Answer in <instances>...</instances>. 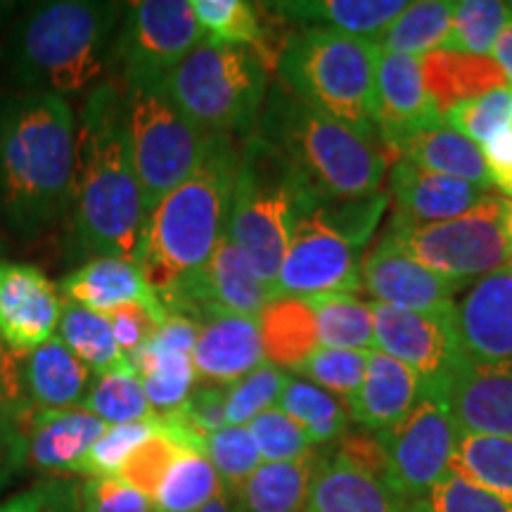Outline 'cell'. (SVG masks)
Segmentation results:
<instances>
[{
  "instance_id": "cell-25",
  "label": "cell",
  "mask_w": 512,
  "mask_h": 512,
  "mask_svg": "<svg viewBox=\"0 0 512 512\" xmlns=\"http://www.w3.org/2000/svg\"><path fill=\"white\" fill-rule=\"evenodd\" d=\"M60 290L69 304H79L95 313H110L124 304H145L164 309L159 297L147 285L140 268L128 259L98 256L62 280Z\"/></svg>"
},
{
  "instance_id": "cell-55",
  "label": "cell",
  "mask_w": 512,
  "mask_h": 512,
  "mask_svg": "<svg viewBox=\"0 0 512 512\" xmlns=\"http://www.w3.org/2000/svg\"><path fill=\"white\" fill-rule=\"evenodd\" d=\"M486 169H489L491 185H498L503 188L505 183L512 181V128L503 131L501 136L489 140L482 147Z\"/></svg>"
},
{
  "instance_id": "cell-9",
  "label": "cell",
  "mask_w": 512,
  "mask_h": 512,
  "mask_svg": "<svg viewBox=\"0 0 512 512\" xmlns=\"http://www.w3.org/2000/svg\"><path fill=\"white\" fill-rule=\"evenodd\" d=\"M121 119L147 216L195 174L211 136L178 110L166 83L121 86Z\"/></svg>"
},
{
  "instance_id": "cell-45",
  "label": "cell",
  "mask_w": 512,
  "mask_h": 512,
  "mask_svg": "<svg viewBox=\"0 0 512 512\" xmlns=\"http://www.w3.org/2000/svg\"><path fill=\"white\" fill-rule=\"evenodd\" d=\"M204 456L214 465L223 489L235 494L240 484L261 465V453L256 448L247 427H223L204 439Z\"/></svg>"
},
{
  "instance_id": "cell-48",
  "label": "cell",
  "mask_w": 512,
  "mask_h": 512,
  "mask_svg": "<svg viewBox=\"0 0 512 512\" xmlns=\"http://www.w3.org/2000/svg\"><path fill=\"white\" fill-rule=\"evenodd\" d=\"M264 463H287L313 453V441L278 406L268 408L247 425Z\"/></svg>"
},
{
  "instance_id": "cell-58",
  "label": "cell",
  "mask_w": 512,
  "mask_h": 512,
  "mask_svg": "<svg viewBox=\"0 0 512 512\" xmlns=\"http://www.w3.org/2000/svg\"><path fill=\"white\" fill-rule=\"evenodd\" d=\"M200 512H235L233 508V496L228 494L226 489L221 491V494H216L211 501L204 505V508Z\"/></svg>"
},
{
  "instance_id": "cell-4",
  "label": "cell",
  "mask_w": 512,
  "mask_h": 512,
  "mask_svg": "<svg viewBox=\"0 0 512 512\" xmlns=\"http://www.w3.org/2000/svg\"><path fill=\"white\" fill-rule=\"evenodd\" d=\"M124 5L55 0L31 8L10 31L3 60L27 93L74 95L98 88L114 64Z\"/></svg>"
},
{
  "instance_id": "cell-34",
  "label": "cell",
  "mask_w": 512,
  "mask_h": 512,
  "mask_svg": "<svg viewBox=\"0 0 512 512\" xmlns=\"http://www.w3.org/2000/svg\"><path fill=\"white\" fill-rule=\"evenodd\" d=\"M456 3L453 0H418L408 3L406 10L389 24L375 43L384 53L422 57L444 48L451 31Z\"/></svg>"
},
{
  "instance_id": "cell-49",
  "label": "cell",
  "mask_w": 512,
  "mask_h": 512,
  "mask_svg": "<svg viewBox=\"0 0 512 512\" xmlns=\"http://www.w3.org/2000/svg\"><path fill=\"white\" fill-rule=\"evenodd\" d=\"M226 399L228 387H221V384H202V387H197L190 394V399L176 413H169L166 418L176 422L190 437L204 441L209 434L228 427Z\"/></svg>"
},
{
  "instance_id": "cell-27",
  "label": "cell",
  "mask_w": 512,
  "mask_h": 512,
  "mask_svg": "<svg viewBox=\"0 0 512 512\" xmlns=\"http://www.w3.org/2000/svg\"><path fill=\"white\" fill-rule=\"evenodd\" d=\"M93 373L81 363L60 337H50L24 363L29 401L38 411L79 408L91 392Z\"/></svg>"
},
{
  "instance_id": "cell-10",
  "label": "cell",
  "mask_w": 512,
  "mask_h": 512,
  "mask_svg": "<svg viewBox=\"0 0 512 512\" xmlns=\"http://www.w3.org/2000/svg\"><path fill=\"white\" fill-rule=\"evenodd\" d=\"M503 207L505 200L491 195L458 219L427 226L392 223L387 233L418 264L470 287L484 275L508 266L510 238L505 233Z\"/></svg>"
},
{
  "instance_id": "cell-62",
  "label": "cell",
  "mask_w": 512,
  "mask_h": 512,
  "mask_svg": "<svg viewBox=\"0 0 512 512\" xmlns=\"http://www.w3.org/2000/svg\"><path fill=\"white\" fill-rule=\"evenodd\" d=\"M501 190H503V192H505V195H508V197H510V200H512V181H510V183H505Z\"/></svg>"
},
{
  "instance_id": "cell-60",
  "label": "cell",
  "mask_w": 512,
  "mask_h": 512,
  "mask_svg": "<svg viewBox=\"0 0 512 512\" xmlns=\"http://www.w3.org/2000/svg\"><path fill=\"white\" fill-rule=\"evenodd\" d=\"M15 8H17L15 3H3V0H0V27H3V24L12 17V12H15Z\"/></svg>"
},
{
  "instance_id": "cell-54",
  "label": "cell",
  "mask_w": 512,
  "mask_h": 512,
  "mask_svg": "<svg viewBox=\"0 0 512 512\" xmlns=\"http://www.w3.org/2000/svg\"><path fill=\"white\" fill-rule=\"evenodd\" d=\"M31 413L24 418L0 415V486L8 484L19 472V467L27 463Z\"/></svg>"
},
{
  "instance_id": "cell-52",
  "label": "cell",
  "mask_w": 512,
  "mask_h": 512,
  "mask_svg": "<svg viewBox=\"0 0 512 512\" xmlns=\"http://www.w3.org/2000/svg\"><path fill=\"white\" fill-rule=\"evenodd\" d=\"M81 512H155L152 501L117 477H88L79 484Z\"/></svg>"
},
{
  "instance_id": "cell-20",
  "label": "cell",
  "mask_w": 512,
  "mask_h": 512,
  "mask_svg": "<svg viewBox=\"0 0 512 512\" xmlns=\"http://www.w3.org/2000/svg\"><path fill=\"white\" fill-rule=\"evenodd\" d=\"M458 432L512 437V361L463 363L439 389Z\"/></svg>"
},
{
  "instance_id": "cell-39",
  "label": "cell",
  "mask_w": 512,
  "mask_h": 512,
  "mask_svg": "<svg viewBox=\"0 0 512 512\" xmlns=\"http://www.w3.org/2000/svg\"><path fill=\"white\" fill-rule=\"evenodd\" d=\"M316 313L318 339L323 349L375 351V325L370 302L354 294H330L309 302Z\"/></svg>"
},
{
  "instance_id": "cell-2",
  "label": "cell",
  "mask_w": 512,
  "mask_h": 512,
  "mask_svg": "<svg viewBox=\"0 0 512 512\" xmlns=\"http://www.w3.org/2000/svg\"><path fill=\"white\" fill-rule=\"evenodd\" d=\"M76 238L95 259L133 261L145 226V207L128 157L121 86L105 81L88 93L76 126L72 188Z\"/></svg>"
},
{
  "instance_id": "cell-33",
  "label": "cell",
  "mask_w": 512,
  "mask_h": 512,
  "mask_svg": "<svg viewBox=\"0 0 512 512\" xmlns=\"http://www.w3.org/2000/svg\"><path fill=\"white\" fill-rule=\"evenodd\" d=\"M57 337L67 344L69 351L81 363H86L95 377L136 370L133 363L121 354L110 323L102 313L67 302L62 311L60 328H57Z\"/></svg>"
},
{
  "instance_id": "cell-51",
  "label": "cell",
  "mask_w": 512,
  "mask_h": 512,
  "mask_svg": "<svg viewBox=\"0 0 512 512\" xmlns=\"http://www.w3.org/2000/svg\"><path fill=\"white\" fill-rule=\"evenodd\" d=\"M166 316H169L166 309H157V306L145 304H124L112 309L110 313H105L121 354H124L128 361L155 337V332L159 330V325L164 323Z\"/></svg>"
},
{
  "instance_id": "cell-17",
  "label": "cell",
  "mask_w": 512,
  "mask_h": 512,
  "mask_svg": "<svg viewBox=\"0 0 512 512\" xmlns=\"http://www.w3.org/2000/svg\"><path fill=\"white\" fill-rule=\"evenodd\" d=\"M451 325L463 363L491 366L512 361V266L467 287L453 304Z\"/></svg>"
},
{
  "instance_id": "cell-35",
  "label": "cell",
  "mask_w": 512,
  "mask_h": 512,
  "mask_svg": "<svg viewBox=\"0 0 512 512\" xmlns=\"http://www.w3.org/2000/svg\"><path fill=\"white\" fill-rule=\"evenodd\" d=\"M159 418H162V427L150 439L143 441L126 458V463L119 467L117 475H114L119 482L140 491L150 501H155L166 472H169V467L174 465V460L181 456L185 448H202L204 451V441L190 437L188 432H183L166 415H159Z\"/></svg>"
},
{
  "instance_id": "cell-3",
  "label": "cell",
  "mask_w": 512,
  "mask_h": 512,
  "mask_svg": "<svg viewBox=\"0 0 512 512\" xmlns=\"http://www.w3.org/2000/svg\"><path fill=\"white\" fill-rule=\"evenodd\" d=\"M240 155L226 136H211L200 166L145 216L133 264L162 294L209 264L228 235Z\"/></svg>"
},
{
  "instance_id": "cell-14",
  "label": "cell",
  "mask_w": 512,
  "mask_h": 512,
  "mask_svg": "<svg viewBox=\"0 0 512 512\" xmlns=\"http://www.w3.org/2000/svg\"><path fill=\"white\" fill-rule=\"evenodd\" d=\"M358 249L320 214L318 204L304 209L292 228L278 275V297L311 299L354 294L361 285Z\"/></svg>"
},
{
  "instance_id": "cell-6",
  "label": "cell",
  "mask_w": 512,
  "mask_h": 512,
  "mask_svg": "<svg viewBox=\"0 0 512 512\" xmlns=\"http://www.w3.org/2000/svg\"><path fill=\"white\" fill-rule=\"evenodd\" d=\"M313 204L320 200L290 159L261 136L249 138L235 178L228 238L275 294L294 221Z\"/></svg>"
},
{
  "instance_id": "cell-23",
  "label": "cell",
  "mask_w": 512,
  "mask_h": 512,
  "mask_svg": "<svg viewBox=\"0 0 512 512\" xmlns=\"http://www.w3.org/2000/svg\"><path fill=\"white\" fill-rule=\"evenodd\" d=\"M259 318L219 316L200 325L192 363L197 380L207 384H228L242 380L264 363Z\"/></svg>"
},
{
  "instance_id": "cell-42",
  "label": "cell",
  "mask_w": 512,
  "mask_h": 512,
  "mask_svg": "<svg viewBox=\"0 0 512 512\" xmlns=\"http://www.w3.org/2000/svg\"><path fill=\"white\" fill-rule=\"evenodd\" d=\"M204 34L226 46L252 48L264 60V27L259 12L245 0H192ZM266 62V60H264Z\"/></svg>"
},
{
  "instance_id": "cell-16",
  "label": "cell",
  "mask_w": 512,
  "mask_h": 512,
  "mask_svg": "<svg viewBox=\"0 0 512 512\" xmlns=\"http://www.w3.org/2000/svg\"><path fill=\"white\" fill-rule=\"evenodd\" d=\"M361 285L373 294L375 302L425 316H448L456 294L465 290L418 264L389 233H384L361 261Z\"/></svg>"
},
{
  "instance_id": "cell-61",
  "label": "cell",
  "mask_w": 512,
  "mask_h": 512,
  "mask_svg": "<svg viewBox=\"0 0 512 512\" xmlns=\"http://www.w3.org/2000/svg\"><path fill=\"white\" fill-rule=\"evenodd\" d=\"M401 512H427V508H425V503H422V501H406V503H403Z\"/></svg>"
},
{
  "instance_id": "cell-41",
  "label": "cell",
  "mask_w": 512,
  "mask_h": 512,
  "mask_svg": "<svg viewBox=\"0 0 512 512\" xmlns=\"http://www.w3.org/2000/svg\"><path fill=\"white\" fill-rule=\"evenodd\" d=\"M81 408L105 422L107 427L128 425V422L147 420L155 415L136 370L95 377V384L83 399Z\"/></svg>"
},
{
  "instance_id": "cell-1",
  "label": "cell",
  "mask_w": 512,
  "mask_h": 512,
  "mask_svg": "<svg viewBox=\"0 0 512 512\" xmlns=\"http://www.w3.org/2000/svg\"><path fill=\"white\" fill-rule=\"evenodd\" d=\"M76 119L69 102L22 93L0 102V209L15 230L41 233L72 207Z\"/></svg>"
},
{
  "instance_id": "cell-21",
  "label": "cell",
  "mask_w": 512,
  "mask_h": 512,
  "mask_svg": "<svg viewBox=\"0 0 512 512\" xmlns=\"http://www.w3.org/2000/svg\"><path fill=\"white\" fill-rule=\"evenodd\" d=\"M389 195L394 202L392 223L401 226H427L458 219L494 192L460 178L432 174L406 159H396L389 174Z\"/></svg>"
},
{
  "instance_id": "cell-22",
  "label": "cell",
  "mask_w": 512,
  "mask_h": 512,
  "mask_svg": "<svg viewBox=\"0 0 512 512\" xmlns=\"http://www.w3.org/2000/svg\"><path fill=\"white\" fill-rule=\"evenodd\" d=\"M422 382L411 368L382 351H368L366 377L349 403L351 420L368 434H384L401 425L418 406Z\"/></svg>"
},
{
  "instance_id": "cell-32",
  "label": "cell",
  "mask_w": 512,
  "mask_h": 512,
  "mask_svg": "<svg viewBox=\"0 0 512 512\" xmlns=\"http://www.w3.org/2000/svg\"><path fill=\"white\" fill-rule=\"evenodd\" d=\"M131 363L138 370L145 396L155 415L176 413L195 392L197 373L192 354H188V351L166 347V344L152 337L131 358Z\"/></svg>"
},
{
  "instance_id": "cell-28",
  "label": "cell",
  "mask_w": 512,
  "mask_h": 512,
  "mask_svg": "<svg viewBox=\"0 0 512 512\" xmlns=\"http://www.w3.org/2000/svg\"><path fill=\"white\" fill-rule=\"evenodd\" d=\"M406 5L403 0H297L273 3L271 8L294 22H304L306 29H325L377 43Z\"/></svg>"
},
{
  "instance_id": "cell-40",
  "label": "cell",
  "mask_w": 512,
  "mask_h": 512,
  "mask_svg": "<svg viewBox=\"0 0 512 512\" xmlns=\"http://www.w3.org/2000/svg\"><path fill=\"white\" fill-rule=\"evenodd\" d=\"M510 19L512 12L508 10V3H498V0H458L456 10H453L451 31H448L441 50L489 57Z\"/></svg>"
},
{
  "instance_id": "cell-50",
  "label": "cell",
  "mask_w": 512,
  "mask_h": 512,
  "mask_svg": "<svg viewBox=\"0 0 512 512\" xmlns=\"http://www.w3.org/2000/svg\"><path fill=\"white\" fill-rule=\"evenodd\" d=\"M420 501L425 503L427 512H512L510 503L482 486L467 482L456 472H451Z\"/></svg>"
},
{
  "instance_id": "cell-46",
  "label": "cell",
  "mask_w": 512,
  "mask_h": 512,
  "mask_svg": "<svg viewBox=\"0 0 512 512\" xmlns=\"http://www.w3.org/2000/svg\"><path fill=\"white\" fill-rule=\"evenodd\" d=\"M162 427V418L152 415L147 420L128 422V425L107 427V432L95 441V446L86 453L81 465L76 467V475L86 477H114L119 467L126 463L136 448L143 444Z\"/></svg>"
},
{
  "instance_id": "cell-19",
  "label": "cell",
  "mask_w": 512,
  "mask_h": 512,
  "mask_svg": "<svg viewBox=\"0 0 512 512\" xmlns=\"http://www.w3.org/2000/svg\"><path fill=\"white\" fill-rule=\"evenodd\" d=\"M377 121L384 147L399 152L408 140L439 126L441 117L425 88L420 57L380 50L377 57Z\"/></svg>"
},
{
  "instance_id": "cell-56",
  "label": "cell",
  "mask_w": 512,
  "mask_h": 512,
  "mask_svg": "<svg viewBox=\"0 0 512 512\" xmlns=\"http://www.w3.org/2000/svg\"><path fill=\"white\" fill-rule=\"evenodd\" d=\"M491 57H494L498 67L503 69L505 79H508V83L512 86V19L505 24L503 34L498 36L496 46L491 50Z\"/></svg>"
},
{
  "instance_id": "cell-11",
  "label": "cell",
  "mask_w": 512,
  "mask_h": 512,
  "mask_svg": "<svg viewBox=\"0 0 512 512\" xmlns=\"http://www.w3.org/2000/svg\"><path fill=\"white\" fill-rule=\"evenodd\" d=\"M204 38L192 0H136L124 5L114 38V64L124 86L166 83Z\"/></svg>"
},
{
  "instance_id": "cell-18",
  "label": "cell",
  "mask_w": 512,
  "mask_h": 512,
  "mask_svg": "<svg viewBox=\"0 0 512 512\" xmlns=\"http://www.w3.org/2000/svg\"><path fill=\"white\" fill-rule=\"evenodd\" d=\"M62 297L41 268L0 264V339L19 358H29L60 328Z\"/></svg>"
},
{
  "instance_id": "cell-37",
  "label": "cell",
  "mask_w": 512,
  "mask_h": 512,
  "mask_svg": "<svg viewBox=\"0 0 512 512\" xmlns=\"http://www.w3.org/2000/svg\"><path fill=\"white\" fill-rule=\"evenodd\" d=\"M451 472L512 505V437L460 432Z\"/></svg>"
},
{
  "instance_id": "cell-36",
  "label": "cell",
  "mask_w": 512,
  "mask_h": 512,
  "mask_svg": "<svg viewBox=\"0 0 512 512\" xmlns=\"http://www.w3.org/2000/svg\"><path fill=\"white\" fill-rule=\"evenodd\" d=\"M278 408L309 434L313 446L337 444L349 432V406L309 380H290Z\"/></svg>"
},
{
  "instance_id": "cell-63",
  "label": "cell",
  "mask_w": 512,
  "mask_h": 512,
  "mask_svg": "<svg viewBox=\"0 0 512 512\" xmlns=\"http://www.w3.org/2000/svg\"><path fill=\"white\" fill-rule=\"evenodd\" d=\"M508 266H512V240H510V254H508Z\"/></svg>"
},
{
  "instance_id": "cell-47",
  "label": "cell",
  "mask_w": 512,
  "mask_h": 512,
  "mask_svg": "<svg viewBox=\"0 0 512 512\" xmlns=\"http://www.w3.org/2000/svg\"><path fill=\"white\" fill-rule=\"evenodd\" d=\"M368 351H347V349H323L320 347L309 361L299 368L306 380L318 384L320 389L330 392L344 403L361 389L363 377H366Z\"/></svg>"
},
{
  "instance_id": "cell-59",
  "label": "cell",
  "mask_w": 512,
  "mask_h": 512,
  "mask_svg": "<svg viewBox=\"0 0 512 512\" xmlns=\"http://www.w3.org/2000/svg\"><path fill=\"white\" fill-rule=\"evenodd\" d=\"M503 223H505V233H508V238L512 240V200H505Z\"/></svg>"
},
{
  "instance_id": "cell-30",
  "label": "cell",
  "mask_w": 512,
  "mask_h": 512,
  "mask_svg": "<svg viewBox=\"0 0 512 512\" xmlns=\"http://www.w3.org/2000/svg\"><path fill=\"white\" fill-rule=\"evenodd\" d=\"M261 344L268 363L299 373L320 349L313 306L306 299L278 297L259 316Z\"/></svg>"
},
{
  "instance_id": "cell-57",
  "label": "cell",
  "mask_w": 512,
  "mask_h": 512,
  "mask_svg": "<svg viewBox=\"0 0 512 512\" xmlns=\"http://www.w3.org/2000/svg\"><path fill=\"white\" fill-rule=\"evenodd\" d=\"M0 512H46V503H43L41 489H34L29 491V494L12 498V501L0 505Z\"/></svg>"
},
{
  "instance_id": "cell-38",
  "label": "cell",
  "mask_w": 512,
  "mask_h": 512,
  "mask_svg": "<svg viewBox=\"0 0 512 512\" xmlns=\"http://www.w3.org/2000/svg\"><path fill=\"white\" fill-rule=\"evenodd\" d=\"M223 484L202 448H185L166 472L152 508L155 512H200Z\"/></svg>"
},
{
  "instance_id": "cell-13",
  "label": "cell",
  "mask_w": 512,
  "mask_h": 512,
  "mask_svg": "<svg viewBox=\"0 0 512 512\" xmlns=\"http://www.w3.org/2000/svg\"><path fill=\"white\" fill-rule=\"evenodd\" d=\"M375 434L347 432L316 460L306 512H401Z\"/></svg>"
},
{
  "instance_id": "cell-5",
  "label": "cell",
  "mask_w": 512,
  "mask_h": 512,
  "mask_svg": "<svg viewBox=\"0 0 512 512\" xmlns=\"http://www.w3.org/2000/svg\"><path fill=\"white\" fill-rule=\"evenodd\" d=\"M261 138L290 159L320 202L375 195L387 174V155L373 140L275 86L261 112Z\"/></svg>"
},
{
  "instance_id": "cell-53",
  "label": "cell",
  "mask_w": 512,
  "mask_h": 512,
  "mask_svg": "<svg viewBox=\"0 0 512 512\" xmlns=\"http://www.w3.org/2000/svg\"><path fill=\"white\" fill-rule=\"evenodd\" d=\"M31 411H34V403L29 401L27 394L22 358L5 347V342L0 339V415L24 418Z\"/></svg>"
},
{
  "instance_id": "cell-7",
  "label": "cell",
  "mask_w": 512,
  "mask_h": 512,
  "mask_svg": "<svg viewBox=\"0 0 512 512\" xmlns=\"http://www.w3.org/2000/svg\"><path fill=\"white\" fill-rule=\"evenodd\" d=\"M377 57L380 48L363 38L304 27L280 50L275 69L294 95L377 143Z\"/></svg>"
},
{
  "instance_id": "cell-29",
  "label": "cell",
  "mask_w": 512,
  "mask_h": 512,
  "mask_svg": "<svg viewBox=\"0 0 512 512\" xmlns=\"http://www.w3.org/2000/svg\"><path fill=\"white\" fill-rule=\"evenodd\" d=\"M316 453L287 463H261L233 496L235 512H306Z\"/></svg>"
},
{
  "instance_id": "cell-24",
  "label": "cell",
  "mask_w": 512,
  "mask_h": 512,
  "mask_svg": "<svg viewBox=\"0 0 512 512\" xmlns=\"http://www.w3.org/2000/svg\"><path fill=\"white\" fill-rule=\"evenodd\" d=\"M107 425L83 408L38 411L29 418L27 463L50 475H76V467L86 458Z\"/></svg>"
},
{
  "instance_id": "cell-43",
  "label": "cell",
  "mask_w": 512,
  "mask_h": 512,
  "mask_svg": "<svg viewBox=\"0 0 512 512\" xmlns=\"http://www.w3.org/2000/svg\"><path fill=\"white\" fill-rule=\"evenodd\" d=\"M292 375L287 370L273 366V363H261L252 373L242 380L228 384L226 399V420L230 427H247L256 415L268 408L278 406L280 396L290 384Z\"/></svg>"
},
{
  "instance_id": "cell-44",
  "label": "cell",
  "mask_w": 512,
  "mask_h": 512,
  "mask_svg": "<svg viewBox=\"0 0 512 512\" xmlns=\"http://www.w3.org/2000/svg\"><path fill=\"white\" fill-rule=\"evenodd\" d=\"M444 121L475 145L484 147L489 140L512 128V86L508 83L482 98L453 107L444 114Z\"/></svg>"
},
{
  "instance_id": "cell-26",
  "label": "cell",
  "mask_w": 512,
  "mask_h": 512,
  "mask_svg": "<svg viewBox=\"0 0 512 512\" xmlns=\"http://www.w3.org/2000/svg\"><path fill=\"white\" fill-rule=\"evenodd\" d=\"M425 88L441 117L463 102L477 100L482 95L508 86L503 69L494 57L448 53L434 50L420 57Z\"/></svg>"
},
{
  "instance_id": "cell-12",
  "label": "cell",
  "mask_w": 512,
  "mask_h": 512,
  "mask_svg": "<svg viewBox=\"0 0 512 512\" xmlns=\"http://www.w3.org/2000/svg\"><path fill=\"white\" fill-rule=\"evenodd\" d=\"M375 437L387 460L392 489L403 501H420L451 475L460 432L444 399L422 392L418 406L401 425Z\"/></svg>"
},
{
  "instance_id": "cell-64",
  "label": "cell",
  "mask_w": 512,
  "mask_h": 512,
  "mask_svg": "<svg viewBox=\"0 0 512 512\" xmlns=\"http://www.w3.org/2000/svg\"><path fill=\"white\" fill-rule=\"evenodd\" d=\"M508 10H510V12H512V3H508Z\"/></svg>"
},
{
  "instance_id": "cell-31",
  "label": "cell",
  "mask_w": 512,
  "mask_h": 512,
  "mask_svg": "<svg viewBox=\"0 0 512 512\" xmlns=\"http://www.w3.org/2000/svg\"><path fill=\"white\" fill-rule=\"evenodd\" d=\"M399 159H406L432 174L460 178V181L482 185L489 190L494 188L482 147L448 126L446 121L408 140L399 152Z\"/></svg>"
},
{
  "instance_id": "cell-15",
  "label": "cell",
  "mask_w": 512,
  "mask_h": 512,
  "mask_svg": "<svg viewBox=\"0 0 512 512\" xmlns=\"http://www.w3.org/2000/svg\"><path fill=\"white\" fill-rule=\"evenodd\" d=\"M370 311L375 349L411 368L420 377L422 392L437 394L448 377L463 366L451 325L453 311L448 316H425L380 302H370Z\"/></svg>"
},
{
  "instance_id": "cell-8",
  "label": "cell",
  "mask_w": 512,
  "mask_h": 512,
  "mask_svg": "<svg viewBox=\"0 0 512 512\" xmlns=\"http://www.w3.org/2000/svg\"><path fill=\"white\" fill-rule=\"evenodd\" d=\"M166 91L207 136H247L268 98L266 62L252 48L204 38L171 72Z\"/></svg>"
}]
</instances>
